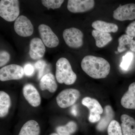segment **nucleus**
Wrapping results in <instances>:
<instances>
[{"label":"nucleus","mask_w":135,"mask_h":135,"mask_svg":"<svg viewBox=\"0 0 135 135\" xmlns=\"http://www.w3.org/2000/svg\"><path fill=\"white\" fill-rule=\"evenodd\" d=\"M133 38L127 35L123 34L119 37L118 39L119 45L118 47V51L119 53H122L127 50L126 46L129 45L130 50L135 52V41L133 40Z\"/></svg>","instance_id":"nucleus-20"},{"label":"nucleus","mask_w":135,"mask_h":135,"mask_svg":"<svg viewBox=\"0 0 135 135\" xmlns=\"http://www.w3.org/2000/svg\"><path fill=\"white\" fill-rule=\"evenodd\" d=\"M24 68L16 64L6 66L0 70V80L2 81L22 79L24 75Z\"/></svg>","instance_id":"nucleus-6"},{"label":"nucleus","mask_w":135,"mask_h":135,"mask_svg":"<svg viewBox=\"0 0 135 135\" xmlns=\"http://www.w3.org/2000/svg\"><path fill=\"white\" fill-rule=\"evenodd\" d=\"M10 59L9 53L5 51H2L0 53V66H3L9 62Z\"/></svg>","instance_id":"nucleus-28"},{"label":"nucleus","mask_w":135,"mask_h":135,"mask_svg":"<svg viewBox=\"0 0 135 135\" xmlns=\"http://www.w3.org/2000/svg\"><path fill=\"white\" fill-rule=\"evenodd\" d=\"M92 26L95 30L108 33H116L118 30V27L117 25L113 23H108L102 20H97L94 21L92 23Z\"/></svg>","instance_id":"nucleus-17"},{"label":"nucleus","mask_w":135,"mask_h":135,"mask_svg":"<svg viewBox=\"0 0 135 135\" xmlns=\"http://www.w3.org/2000/svg\"><path fill=\"white\" fill-rule=\"evenodd\" d=\"M64 2V1L62 0H42L41 1L42 5L46 7L48 9L59 8L61 7Z\"/></svg>","instance_id":"nucleus-25"},{"label":"nucleus","mask_w":135,"mask_h":135,"mask_svg":"<svg viewBox=\"0 0 135 135\" xmlns=\"http://www.w3.org/2000/svg\"><path fill=\"white\" fill-rule=\"evenodd\" d=\"M80 96V93L78 90L67 89L61 91L56 97V100L59 107L65 109L74 104Z\"/></svg>","instance_id":"nucleus-4"},{"label":"nucleus","mask_w":135,"mask_h":135,"mask_svg":"<svg viewBox=\"0 0 135 135\" xmlns=\"http://www.w3.org/2000/svg\"><path fill=\"white\" fill-rule=\"evenodd\" d=\"M121 104L126 109H135V82L129 85L128 91L122 98Z\"/></svg>","instance_id":"nucleus-13"},{"label":"nucleus","mask_w":135,"mask_h":135,"mask_svg":"<svg viewBox=\"0 0 135 135\" xmlns=\"http://www.w3.org/2000/svg\"><path fill=\"white\" fill-rule=\"evenodd\" d=\"M81 67L84 72L95 79L105 78L110 70V65L107 60L92 55L84 57L81 61Z\"/></svg>","instance_id":"nucleus-1"},{"label":"nucleus","mask_w":135,"mask_h":135,"mask_svg":"<svg viewBox=\"0 0 135 135\" xmlns=\"http://www.w3.org/2000/svg\"><path fill=\"white\" fill-rule=\"evenodd\" d=\"M56 78L59 83L66 85H71L76 81L77 75L67 59L61 57L56 62Z\"/></svg>","instance_id":"nucleus-2"},{"label":"nucleus","mask_w":135,"mask_h":135,"mask_svg":"<svg viewBox=\"0 0 135 135\" xmlns=\"http://www.w3.org/2000/svg\"><path fill=\"white\" fill-rule=\"evenodd\" d=\"M113 17L120 21L135 19V4L128 3L119 6L113 11Z\"/></svg>","instance_id":"nucleus-9"},{"label":"nucleus","mask_w":135,"mask_h":135,"mask_svg":"<svg viewBox=\"0 0 135 135\" xmlns=\"http://www.w3.org/2000/svg\"><path fill=\"white\" fill-rule=\"evenodd\" d=\"M23 93L25 99L32 106L37 107L40 104L41 98L40 94L32 84L25 85L23 88Z\"/></svg>","instance_id":"nucleus-11"},{"label":"nucleus","mask_w":135,"mask_h":135,"mask_svg":"<svg viewBox=\"0 0 135 135\" xmlns=\"http://www.w3.org/2000/svg\"><path fill=\"white\" fill-rule=\"evenodd\" d=\"M108 135H123L119 123L115 120H112L108 126Z\"/></svg>","instance_id":"nucleus-24"},{"label":"nucleus","mask_w":135,"mask_h":135,"mask_svg":"<svg viewBox=\"0 0 135 135\" xmlns=\"http://www.w3.org/2000/svg\"><path fill=\"white\" fill-rule=\"evenodd\" d=\"M77 127V125L75 122L70 121L65 126L57 127L56 130L59 135H71L76 131Z\"/></svg>","instance_id":"nucleus-23"},{"label":"nucleus","mask_w":135,"mask_h":135,"mask_svg":"<svg viewBox=\"0 0 135 135\" xmlns=\"http://www.w3.org/2000/svg\"><path fill=\"white\" fill-rule=\"evenodd\" d=\"M71 113L74 116H76L77 115V108H76V106H75V105L73 107L72 109H71Z\"/></svg>","instance_id":"nucleus-32"},{"label":"nucleus","mask_w":135,"mask_h":135,"mask_svg":"<svg viewBox=\"0 0 135 135\" xmlns=\"http://www.w3.org/2000/svg\"><path fill=\"white\" fill-rule=\"evenodd\" d=\"M20 14L19 1L18 0H1L0 16L8 22L16 20Z\"/></svg>","instance_id":"nucleus-3"},{"label":"nucleus","mask_w":135,"mask_h":135,"mask_svg":"<svg viewBox=\"0 0 135 135\" xmlns=\"http://www.w3.org/2000/svg\"><path fill=\"white\" fill-rule=\"evenodd\" d=\"M82 104L89 109L90 113L101 114L103 112V109L99 102L94 98L86 97L82 99Z\"/></svg>","instance_id":"nucleus-19"},{"label":"nucleus","mask_w":135,"mask_h":135,"mask_svg":"<svg viewBox=\"0 0 135 135\" xmlns=\"http://www.w3.org/2000/svg\"><path fill=\"white\" fill-rule=\"evenodd\" d=\"M47 66V64L45 61L43 60H39L35 64V68L38 71V77L39 79L42 77L44 69Z\"/></svg>","instance_id":"nucleus-27"},{"label":"nucleus","mask_w":135,"mask_h":135,"mask_svg":"<svg viewBox=\"0 0 135 135\" xmlns=\"http://www.w3.org/2000/svg\"><path fill=\"white\" fill-rule=\"evenodd\" d=\"M40 87L42 90H47L51 93L55 92L57 85L54 75L50 73L42 76L40 81Z\"/></svg>","instance_id":"nucleus-14"},{"label":"nucleus","mask_w":135,"mask_h":135,"mask_svg":"<svg viewBox=\"0 0 135 135\" xmlns=\"http://www.w3.org/2000/svg\"><path fill=\"white\" fill-rule=\"evenodd\" d=\"M126 32L127 35L133 38L135 37V21L131 23L127 27Z\"/></svg>","instance_id":"nucleus-29"},{"label":"nucleus","mask_w":135,"mask_h":135,"mask_svg":"<svg viewBox=\"0 0 135 135\" xmlns=\"http://www.w3.org/2000/svg\"><path fill=\"white\" fill-rule=\"evenodd\" d=\"M14 29L18 35L23 37L31 36L34 31L31 22L24 16H20L15 20Z\"/></svg>","instance_id":"nucleus-7"},{"label":"nucleus","mask_w":135,"mask_h":135,"mask_svg":"<svg viewBox=\"0 0 135 135\" xmlns=\"http://www.w3.org/2000/svg\"><path fill=\"white\" fill-rule=\"evenodd\" d=\"M11 105L8 94L4 91L0 92V117L3 118L7 115Z\"/></svg>","instance_id":"nucleus-21"},{"label":"nucleus","mask_w":135,"mask_h":135,"mask_svg":"<svg viewBox=\"0 0 135 135\" xmlns=\"http://www.w3.org/2000/svg\"><path fill=\"white\" fill-rule=\"evenodd\" d=\"M92 35L95 40L96 45L100 48L106 46L113 40L110 33L99 32L95 29L92 30Z\"/></svg>","instance_id":"nucleus-18"},{"label":"nucleus","mask_w":135,"mask_h":135,"mask_svg":"<svg viewBox=\"0 0 135 135\" xmlns=\"http://www.w3.org/2000/svg\"><path fill=\"white\" fill-rule=\"evenodd\" d=\"M25 74L27 76H31L34 72L33 66L31 64H27L25 65L24 68Z\"/></svg>","instance_id":"nucleus-30"},{"label":"nucleus","mask_w":135,"mask_h":135,"mask_svg":"<svg viewBox=\"0 0 135 135\" xmlns=\"http://www.w3.org/2000/svg\"><path fill=\"white\" fill-rule=\"evenodd\" d=\"M50 135H59L58 134H56V133H52V134H51Z\"/></svg>","instance_id":"nucleus-33"},{"label":"nucleus","mask_w":135,"mask_h":135,"mask_svg":"<svg viewBox=\"0 0 135 135\" xmlns=\"http://www.w3.org/2000/svg\"><path fill=\"white\" fill-rule=\"evenodd\" d=\"M46 52V47L42 40L38 38L32 39L30 42L29 55L33 60L40 59L43 57Z\"/></svg>","instance_id":"nucleus-12"},{"label":"nucleus","mask_w":135,"mask_h":135,"mask_svg":"<svg viewBox=\"0 0 135 135\" xmlns=\"http://www.w3.org/2000/svg\"><path fill=\"white\" fill-rule=\"evenodd\" d=\"M63 37L67 46L72 48H79L83 45V34L77 28L65 29L63 32Z\"/></svg>","instance_id":"nucleus-5"},{"label":"nucleus","mask_w":135,"mask_h":135,"mask_svg":"<svg viewBox=\"0 0 135 135\" xmlns=\"http://www.w3.org/2000/svg\"><path fill=\"white\" fill-rule=\"evenodd\" d=\"M133 53L128 52L122 57V62L121 63L120 66L123 70H127L130 66L133 59Z\"/></svg>","instance_id":"nucleus-26"},{"label":"nucleus","mask_w":135,"mask_h":135,"mask_svg":"<svg viewBox=\"0 0 135 135\" xmlns=\"http://www.w3.org/2000/svg\"><path fill=\"white\" fill-rule=\"evenodd\" d=\"M95 5L94 0H69L67 8L72 13H82L92 9Z\"/></svg>","instance_id":"nucleus-10"},{"label":"nucleus","mask_w":135,"mask_h":135,"mask_svg":"<svg viewBox=\"0 0 135 135\" xmlns=\"http://www.w3.org/2000/svg\"><path fill=\"white\" fill-rule=\"evenodd\" d=\"M105 115L101 119L97 126L98 130L103 131L109 125L114 117L113 111L110 105H107L105 108Z\"/></svg>","instance_id":"nucleus-22"},{"label":"nucleus","mask_w":135,"mask_h":135,"mask_svg":"<svg viewBox=\"0 0 135 135\" xmlns=\"http://www.w3.org/2000/svg\"><path fill=\"white\" fill-rule=\"evenodd\" d=\"M121 129L123 135H135V120L127 114L121 116Z\"/></svg>","instance_id":"nucleus-15"},{"label":"nucleus","mask_w":135,"mask_h":135,"mask_svg":"<svg viewBox=\"0 0 135 135\" xmlns=\"http://www.w3.org/2000/svg\"><path fill=\"white\" fill-rule=\"evenodd\" d=\"M40 128L36 121L30 120L22 126L18 135H40Z\"/></svg>","instance_id":"nucleus-16"},{"label":"nucleus","mask_w":135,"mask_h":135,"mask_svg":"<svg viewBox=\"0 0 135 135\" xmlns=\"http://www.w3.org/2000/svg\"><path fill=\"white\" fill-rule=\"evenodd\" d=\"M101 119L100 114L97 113H90L89 120L90 122L95 123L99 121Z\"/></svg>","instance_id":"nucleus-31"},{"label":"nucleus","mask_w":135,"mask_h":135,"mask_svg":"<svg viewBox=\"0 0 135 135\" xmlns=\"http://www.w3.org/2000/svg\"><path fill=\"white\" fill-rule=\"evenodd\" d=\"M38 31L41 40L46 47L52 48L58 46V37L49 26L45 24L40 25Z\"/></svg>","instance_id":"nucleus-8"},{"label":"nucleus","mask_w":135,"mask_h":135,"mask_svg":"<svg viewBox=\"0 0 135 135\" xmlns=\"http://www.w3.org/2000/svg\"><path fill=\"white\" fill-rule=\"evenodd\" d=\"M115 54H119V52H118V51H115Z\"/></svg>","instance_id":"nucleus-34"}]
</instances>
